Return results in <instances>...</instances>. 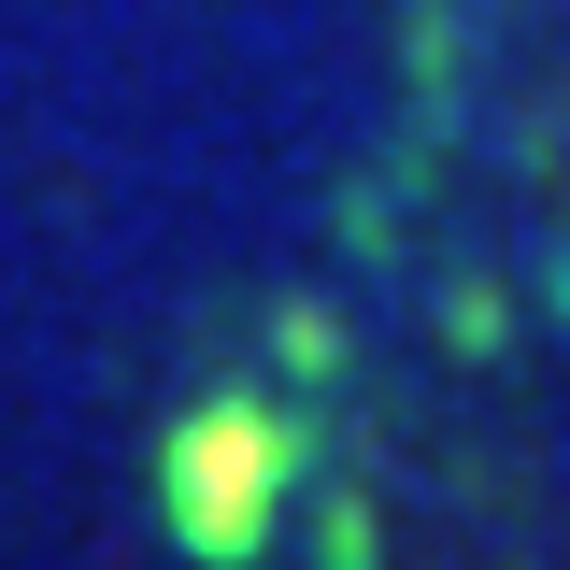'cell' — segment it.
<instances>
[{"mask_svg":"<svg viewBox=\"0 0 570 570\" xmlns=\"http://www.w3.org/2000/svg\"><path fill=\"white\" fill-rule=\"evenodd\" d=\"M272 499H285V428L257 414V400H228V414H200L171 442V513H186L200 557H243V542L272 528Z\"/></svg>","mask_w":570,"mask_h":570,"instance_id":"cell-1","label":"cell"}]
</instances>
